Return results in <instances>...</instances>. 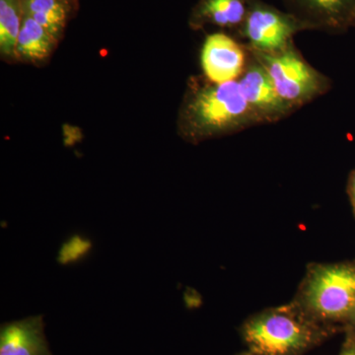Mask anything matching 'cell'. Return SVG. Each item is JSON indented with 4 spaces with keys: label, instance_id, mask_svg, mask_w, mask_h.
Returning a JSON list of instances; mask_svg holds the SVG:
<instances>
[{
    "label": "cell",
    "instance_id": "cell-18",
    "mask_svg": "<svg viewBox=\"0 0 355 355\" xmlns=\"http://www.w3.org/2000/svg\"><path fill=\"white\" fill-rule=\"evenodd\" d=\"M236 355H253V354H250V352H248V350H246V352H240V354H238Z\"/></svg>",
    "mask_w": 355,
    "mask_h": 355
},
{
    "label": "cell",
    "instance_id": "cell-8",
    "mask_svg": "<svg viewBox=\"0 0 355 355\" xmlns=\"http://www.w3.org/2000/svg\"><path fill=\"white\" fill-rule=\"evenodd\" d=\"M288 12L309 27L330 33L354 26L355 0H284Z\"/></svg>",
    "mask_w": 355,
    "mask_h": 355
},
{
    "label": "cell",
    "instance_id": "cell-12",
    "mask_svg": "<svg viewBox=\"0 0 355 355\" xmlns=\"http://www.w3.org/2000/svg\"><path fill=\"white\" fill-rule=\"evenodd\" d=\"M20 0H0V53L6 60H16V46L22 26Z\"/></svg>",
    "mask_w": 355,
    "mask_h": 355
},
{
    "label": "cell",
    "instance_id": "cell-14",
    "mask_svg": "<svg viewBox=\"0 0 355 355\" xmlns=\"http://www.w3.org/2000/svg\"><path fill=\"white\" fill-rule=\"evenodd\" d=\"M88 244H84L83 240L78 239L77 238V243L76 249H74L73 240L67 244V247L62 251V261H70L74 260V259L78 258L79 256L83 254V252L86 251V248H88Z\"/></svg>",
    "mask_w": 355,
    "mask_h": 355
},
{
    "label": "cell",
    "instance_id": "cell-20",
    "mask_svg": "<svg viewBox=\"0 0 355 355\" xmlns=\"http://www.w3.org/2000/svg\"><path fill=\"white\" fill-rule=\"evenodd\" d=\"M354 26H355V22H354Z\"/></svg>",
    "mask_w": 355,
    "mask_h": 355
},
{
    "label": "cell",
    "instance_id": "cell-13",
    "mask_svg": "<svg viewBox=\"0 0 355 355\" xmlns=\"http://www.w3.org/2000/svg\"><path fill=\"white\" fill-rule=\"evenodd\" d=\"M23 14H69V1L64 0H20Z\"/></svg>",
    "mask_w": 355,
    "mask_h": 355
},
{
    "label": "cell",
    "instance_id": "cell-6",
    "mask_svg": "<svg viewBox=\"0 0 355 355\" xmlns=\"http://www.w3.org/2000/svg\"><path fill=\"white\" fill-rule=\"evenodd\" d=\"M238 81L248 104L263 123L286 119L297 110L279 94L268 72L250 53L246 69Z\"/></svg>",
    "mask_w": 355,
    "mask_h": 355
},
{
    "label": "cell",
    "instance_id": "cell-4",
    "mask_svg": "<svg viewBox=\"0 0 355 355\" xmlns=\"http://www.w3.org/2000/svg\"><path fill=\"white\" fill-rule=\"evenodd\" d=\"M248 51L268 72L279 94L297 110L331 87L328 77L306 62L293 42L275 53Z\"/></svg>",
    "mask_w": 355,
    "mask_h": 355
},
{
    "label": "cell",
    "instance_id": "cell-5",
    "mask_svg": "<svg viewBox=\"0 0 355 355\" xmlns=\"http://www.w3.org/2000/svg\"><path fill=\"white\" fill-rule=\"evenodd\" d=\"M309 27L291 12H284L261 0H252L246 19L238 33L246 40L247 50L275 53L286 48L299 32Z\"/></svg>",
    "mask_w": 355,
    "mask_h": 355
},
{
    "label": "cell",
    "instance_id": "cell-19",
    "mask_svg": "<svg viewBox=\"0 0 355 355\" xmlns=\"http://www.w3.org/2000/svg\"><path fill=\"white\" fill-rule=\"evenodd\" d=\"M64 1H69V0H64Z\"/></svg>",
    "mask_w": 355,
    "mask_h": 355
},
{
    "label": "cell",
    "instance_id": "cell-7",
    "mask_svg": "<svg viewBox=\"0 0 355 355\" xmlns=\"http://www.w3.org/2000/svg\"><path fill=\"white\" fill-rule=\"evenodd\" d=\"M249 51L224 33H214L205 38L200 53L205 76L212 83L239 80L246 69Z\"/></svg>",
    "mask_w": 355,
    "mask_h": 355
},
{
    "label": "cell",
    "instance_id": "cell-9",
    "mask_svg": "<svg viewBox=\"0 0 355 355\" xmlns=\"http://www.w3.org/2000/svg\"><path fill=\"white\" fill-rule=\"evenodd\" d=\"M0 355H53L43 317L32 316L2 324Z\"/></svg>",
    "mask_w": 355,
    "mask_h": 355
},
{
    "label": "cell",
    "instance_id": "cell-2",
    "mask_svg": "<svg viewBox=\"0 0 355 355\" xmlns=\"http://www.w3.org/2000/svg\"><path fill=\"white\" fill-rule=\"evenodd\" d=\"M338 333L318 323L294 301L252 315L240 329L253 355H305Z\"/></svg>",
    "mask_w": 355,
    "mask_h": 355
},
{
    "label": "cell",
    "instance_id": "cell-17",
    "mask_svg": "<svg viewBox=\"0 0 355 355\" xmlns=\"http://www.w3.org/2000/svg\"><path fill=\"white\" fill-rule=\"evenodd\" d=\"M343 333H349L355 336V306L354 310H352V314H350L349 321H347V324H345Z\"/></svg>",
    "mask_w": 355,
    "mask_h": 355
},
{
    "label": "cell",
    "instance_id": "cell-3",
    "mask_svg": "<svg viewBox=\"0 0 355 355\" xmlns=\"http://www.w3.org/2000/svg\"><path fill=\"white\" fill-rule=\"evenodd\" d=\"M292 301L318 323L343 333L355 306V261L311 263Z\"/></svg>",
    "mask_w": 355,
    "mask_h": 355
},
{
    "label": "cell",
    "instance_id": "cell-10",
    "mask_svg": "<svg viewBox=\"0 0 355 355\" xmlns=\"http://www.w3.org/2000/svg\"><path fill=\"white\" fill-rule=\"evenodd\" d=\"M251 3L252 0H198L191 10L189 24L193 30L211 25L238 31Z\"/></svg>",
    "mask_w": 355,
    "mask_h": 355
},
{
    "label": "cell",
    "instance_id": "cell-15",
    "mask_svg": "<svg viewBox=\"0 0 355 355\" xmlns=\"http://www.w3.org/2000/svg\"><path fill=\"white\" fill-rule=\"evenodd\" d=\"M345 340L338 355H355V336L349 333H345Z\"/></svg>",
    "mask_w": 355,
    "mask_h": 355
},
{
    "label": "cell",
    "instance_id": "cell-1",
    "mask_svg": "<svg viewBox=\"0 0 355 355\" xmlns=\"http://www.w3.org/2000/svg\"><path fill=\"white\" fill-rule=\"evenodd\" d=\"M263 123L248 104L239 81L193 83L184 95L178 130L191 144L217 139Z\"/></svg>",
    "mask_w": 355,
    "mask_h": 355
},
{
    "label": "cell",
    "instance_id": "cell-11",
    "mask_svg": "<svg viewBox=\"0 0 355 355\" xmlns=\"http://www.w3.org/2000/svg\"><path fill=\"white\" fill-rule=\"evenodd\" d=\"M58 42V39L33 19L31 16L23 14L22 26L16 46L17 60L33 64L43 62L50 58Z\"/></svg>",
    "mask_w": 355,
    "mask_h": 355
},
{
    "label": "cell",
    "instance_id": "cell-16",
    "mask_svg": "<svg viewBox=\"0 0 355 355\" xmlns=\"http://www.w3.org/2000/svg\"><path fill=\"white\" fill-rule=\"evenodd\" d=\"M347 193H349L350 203H352V211L355 217V169L352 172L347 183Z\"/></svg>",
    "mask_w": 355,
    "mask_h": 355
}]
</instances>
